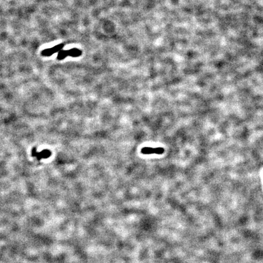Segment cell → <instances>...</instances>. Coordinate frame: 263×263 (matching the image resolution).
Instances as JSON below:
<instances>
[{
    "label": "cell",
    "instance_id": "1",
    "mask_svg": "<svg viewBox=\"0 0 263 263\" xmlns=\"http://www.w3.org/2000/svg\"><path fill=\"white\" fill-rule=\"evenodd\" d=\"M165 149L163 148H151V147H144L143 148L141 149V152L143 154H145V155H149V154H158V155H161L163 154L164 153Z\"/></svg>",
    "mask_w": 263,
    "mask_h": 263
},
{
    "label": "cell",
    "instance_id": "2",
    "mask_svg": "<svg viewBox=\"0 0 263 263\" xmlns=\"http://www.w3.org/2000/svg\"><path fill=\"white\" fill-rule=\"evenodd\" d=\"M63 46H64L63 44L57 45L55 46L54 47H52L51 48H48V49L43 50L42 52V55H44V56H51L53 54L57 52H58L60 51H61L62 49L63 48Z\"/></svg>",
    "mask_w": 263,
    "mask_h": 263
},
{
    "label": "cell",
    "instance_id": "3",
    "mask_svg": "<svg viewBox=\"0 0 263 263\" xmlns=\"http://www.w3.org/2000/svg\"><path fill=\"white\" fill-rule=\"evenodd\" d=\"M32 155L34 157H37L38 160H40L42 158H48L51 155V152L48 150H43L41 152H37L35 148L32 150Z\"/></svg>",
    "mask_w": 263,
    "mask_h": 263
},
{
    "label": "cell",
    "instance_id": "4",
    "mask_svg": "<svg viewBox=\"0 0 263 263\" xmlns=\"http://www.w3.org/2000/svg\"><path fill=\"white\" fill-rule=\"evenodd\" d=\"M68 56H71L73 57H79L82 54V51L78 48H72L70 50H68Z\"/></svg>",
    "mask_w": 263,
    "mask_h": 263
},
{
    "label": "cell",
    "instance_id": "5",
    "mask_svg": "<svg viewBox=\"0 0 263 263\" xmlns=\"http://www.w3.org/2000/svg\"><path fill=\"white\" fill-rule=\"evenodd\" d=\"M67 56H68V50H61L58 52L57 59L63 60Z\"/></svg>",
    "mask_w": 263,
    "mask_h": 263
}]
</instances>
